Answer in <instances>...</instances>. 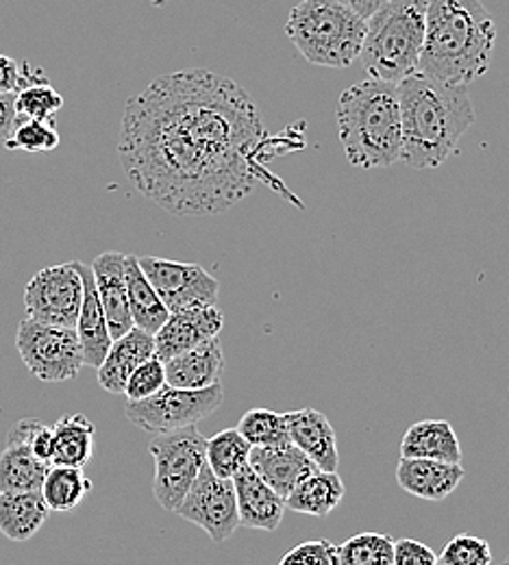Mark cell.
I'll use <instances>...</instances> for the list:
<instances>
[{"instance_id":"38","label":"cell","mask_w":509,"mask_h":565,"mask_svg":"<svg viewBox=\"0 0 509 565\" xmlns=\"http://www.w3.org/2000/svg\"><path fill=\"white\" fill-rule=\"evenodd\" d=\"M42 81H46L44 72H33L29 64L20 66L15 60H11L7 55H0V94H7V92L18 94L26 85L42 83Z\"/></svg>"},{"instance_id":"33","label":"cell","mask_w":509,"mask_h":565,"mask_svg":"<svg viewBox=\"0 0 509 565\" xmlns=\"http://www.w3.org/2000/svg\"><path fill=\"white\" fill-rule=\"evenodd\" d=\"M60 146V134L51 122L44 120H24L18 122L15 129L11 131V136L4 140L7 150H22L29 154H38V152H51Z\"/></svg>"},{"instance_id":"2","label":"cell","mask_w":509,"mask_h":565,"mask_svg":"<svg viewBox=\"0 0 509 565\" xmlns=\"http://www.w3.org/2000/svg\"><path fill=\"white\" fill-rule=\"evenodd\" d=\"M401 107V161L412 170L444 166L475 125L468 85H446L414 72L396 83Z\"/></svg>"},{"instance_id":"42","label":"cell","mask_w":509,"mask_h":565,"mask_svg":"<svg viewBox=\"0 0 509 565\" xmlns=\"http://www.w3.org/2000/svg\"><path fill=\"white\" fill-rule=\"evenodd\" d=\"M503 565H509V557L506 559V562H503Z\"/></svg>"},{"instance_id":"22","label":"cell","mask_w":509,"mask_h":565,"mask_svg":"<svg viewBox=\"0 0 509 565\" xmlns=\"http://www.w3.org/2000/svg\"><path fill=\"white\" fill-rule=\"evenodd\" d=\"M401 457L462 463V446L453 424L421 420L405 430L401 439Z\"/></svg>"},{"instance_id":"29","label":"cell","mask_w":509,"mask_h":565,"mask_svg":"<svg viewBox=\"0 0 509 565\" xmlns=\"http://www.w3.org/2000/svg\"><path fill=\"white\" fill-rule=\"evenodd\" d=\"M251 444L237 433V428H224L208 439V466L220 479H233L248 466Z\"/></svg>"},{"instance_id":"40","label":"cell","mask_w":509,"mask_h":565,"mask_svg":"<svg viewBox=\"0 0 509 565\" xmlns=\"http://www.w3.org/2000/svg\"><path fill=\"white\" fill-rule=\"evenodd\" d=\"M18 122H20V116L15 109V94L11 92L0 94V140H7Z\"/></svg>"},{"instance_id":"3","label":"cell","mask_w":509,"mask_h":565,"mask_svg":"<svg viewBox=\"0 0 509 565\" xmlns=\"http://www.w3.org/2000/svg\"><path fill=\"white\" fill-rule=\"evenodd\" d=\"M497 24L481 0H427L418 72L446 85L481 78L495 55Z\"/></svg>"},{"instance_id":"20","label":"cell","mask_w":509,"mask_h":565,"mask_svg":"<svg viewBox=\"0 0 509 565\" xmlns=\"http://www.w3.org/2000/svg\"><path fill=\"white\" fill-rule=\"evenodd\" d=\"M166 365V385L177 390H205L220 383L224 356L219 338L208 340L185 353L177 354Z\"/></svg>"},{"instance_id":"37","label":"cell","mask_w":509,"mask_h":565,"mask_svg":"<svg viewBox=\"0 0 509 565\" xmlns=\"http://www.w3.org/2000/svg\"><path fill=\"white\" fill-rule=\"evenodd\" d=\"M279 565H338L336 544L329 540H309L291 548Z\"/></svg>"},{"instance_id":"39","label":"cell","mask_w":509,"mask_h":565,"mask_svg":"<svg viewBox=\"0 0 509 565\" xmlns=\"http://www.w3.org/2000/svg\"><path fill=\"white\" fill-rule=\"evenodd\" d=\"M392 565H437V555L427 544L403 537L394 542Z\"/></svg>"},{"instance_id":"35","label":"cell","mask_w":509,"mask_h":565,"mask_svg":"<svg viewBox=\"0 0 509 565\" xmlns=\"http://www.w3.org/2000/svg\"><path fill=\"white\" fill-rule=\"evenodd\" d=\"M7 441H20L31 448V452L53 466V452H55V439H53V426L40 423L35 418H22L13 424L7 433Z\"/></svg>"},{"instance_id":"27","label":"cell","mask_w":509,"mask_h":565,"mask_svg":"<svg viewBox=\"0 0 509 565\" xmlns=\"http://www.w3.org/2000/svg\"><path fill=\"white\" fill-rule=\"evenodd\" d=\"M94 435L96 426L83 414L60 418L53 426V466L85 468L94 455Z\"/></svg>"},{"instance_id":"13","label":"cell","mask_w":509,"mask_h":565,"mask_svg":"<svg viewBox=\"0 0 509 565\" xmlns=\"http://www.w3.org/2000/svg\"><path fill=\"white\" fill-rule=\"evenodd\" d=\"M224 324V313L219 305L212 307H194L174 311L161 324L155 338V356L168 361L177 354L185 353L208 340L219 338Z\"/></svg>"},{"instance_id":"25","label":"cell","mask_w":509,"mask_h":565,"mask_svg":"<svg viewBox=\"0 0 509 565\" xmlns=\"http://www.w3.org/2000/svg\"><path fill=\"white\" fill-rule=\"evenodd\" d=\"M125 279H127V296L129 311L134 318V327L155 335L161 324L168 320L170 311L155 291V287L146 279L140 262L136 255H125Z\"/></svg>"},{"instance_id":"11","label":"cell","mask_w":509,"mask_h":565,"mask_svg":"<svg viewBox=\"0 0 509 565\" xmlns=\"http://www.w3.org/2000/svg\"><path fill=\"white\" fill-rule=\"evenodd\" d=\"M146 279L155 287L170 313L219 305L220 282L199 264L161 257H138Z\"/></svg>"},{"instance_id":"16","label":"cell","mask_w":509,"mask_h":565,"mask_svg":"<svg viewBox=\"0 0 509 565\" xmlns=\"http://www.w3.org/2000/svg\"><path fill=\"white\" fill-rule=\"evenodd\" d=\"M248 466L253 472L273 488L282 498H288L291 490L307 479L311 472L320 470L300 448L294 444H282V446H262L251 448Z\"/></svg>"},{"instance_id":"9","label":"cell","mask_w":509,"mask_h":565,"mask_svg":"<svg viewBox=\"0 0 509 565\" xmlns=\"http://www.w3.org/2000/svg\"><path fill=\"white\" fill-rule=\"evenodd\" d=\"M224 403V387L216 383L205 390H177L163 385L155 396L127 403L129 423L146 433L159 435L185 426H197L216 414Z\"/></svg>"},{"instance_id":"34","label":"cell","mask_w":509,"mask_h":565,"mask_svg":"<svg viewBox=\"0 0 509 565\" xmlns=\"http://www.w3.org/2000/svg\"><path fill=\"white\" fill-rule=\"evenodd\" d=\"M439 565H492V548L486 540L459 533L455 535L437 557Z\"/></svg>"},{"instance_id":"18","label":"cell","mask_w":509,"mask_h":565,"mask_svg":"<svg viewBox=\"0 0 509 565\" xmlns=\"http://www.w3.org/2000/svg\"><path fill=\"white\" fill-rule=\"evenodd\" d=\"M290 441L300 448L320 470L338 472L340 452L336 430L318 409H296L286 414Z\"/></svg>"},{"instance_id":"5","label":"cell","mask_w":509,"mask_h":565,"mask_svg":"<svg viewBox=\"0 0 509 565\" xmlns=\"http://www.w3.org/2000/svg\"><path fill=\"white\" fill-rule=\"evenodd\" d=\"M286 35L311 66L344 71L360 60L365 20L336 0H300L291 7Z\"/></svg>"},{"instance_id":"7","label":"cell","mask_w":509,"mask_h":565,"mask_svg":"<svg viewBox=\"0 0 509 565\" xmlns=\"http://www.w3.org/2000/svg\"><path fill=\"white\" fill-rule=\"evenodd\" d=\"M148 452L155 461V500L174 513L208 461V437L197 426L159 433L150 439Z\"/></svg>"},{"instance_id":"24","label":"cell","mask_w":509,"mask_h":565,"mask_svg":"<svg viewBox=\"0 0 509 565\" xmlns=\"http://www.w3.org/2000/svg\"><path fill=\"white\" fill-rule=\"evenodd\" d=\"M347 494L344 481L338 472L316 470L303 479L286 498V509L303 515L327 518Z\"/></svg>"},{"instance_id":"6","label":"cell","mask_w":509,"mask_h":565,"mask_svg":"<svg viewBox=\"0 0 509 565\" xmlns=\"http://www.w3.org/2000/svg\"><path fill=\"white\" fill-rule=\"evenodd\" d=\"M427 0H390L365 20L360 62L370 78L401 83L418 72Z\"/></svg>"},{"instance_id":"10","label":"cell","mask_w":509,"mask_h":565,"mask_svg":"<svg viewBox=\"0 0 509 565\" xmlns=\"http://www.w3.org/2000/svg\"><path fill=\"white\" fill-rule=\"evenodd\" d=\"M83 302V279L76 262L40 270L24 287L26 318L74 329Z\"/></svg>"},{"instance_id":"28","label":"cell","mask_w":509,"mask_h":565,"mask_svg":"<svg viewBox=\"0 0 509 565\" xmlns=\"http://www.w3.org/2000/svg\"><path fill=\"white\" fill-rule=\"evenodd\" d=\"M89 492L92 481L85 477L83 468L71 466H51L40 490L49 509L57 513L74 511Z\"/></svg>"},{"instance_id":"30","label":"cell","mask_w":509,"mask_h":565,"mask_svg":"<svg viewBox=\"0 0 509 565\" xmlns=\"http://www.w3.org/2000/svg\"><path fill=\"white\" fill-rule=\"evenodd\" d=\"M338 565H392L394 540L385 533H358L336 546Z\"/></svg>"},{"instance_id":"26","label":"cell","mask_w":509,"mask_h":565,"mask_svg":"<svg viewBox=\"0 0 509 565\" xmlns=\"http://www.w3.org/2000/svg\"><path fill=\"white\" fill-rule=\"evenodd\" d=\"M49 463L40 461L26 444L7 441L0 452V494L2 492H40Z\"/></svg>"},{"instance_id":"19","label":"cell","mask_w":509,"mask_h":565,"mask_svg":"<svg viewBox=\"0 0 509 565\" xmlns=\"http://www.w3.org/2000/svg\"><path fill=\"white\" fill-rule=\"evenodd\" d=\"M76 268H78L81 279H83V302H81V311H78L74 331H76L78 342H81L85 365L98 367L114 340L109 335L107 318H105L98 291H96L92 268L85 266L83 262H76Z\"/></svg>"},{"instance_id":"17","label":"cell","mask_w":509,"mask_h":565,"mask_svg":"<svg viewBox=\"0 0 509 565\" xmlns=\"http://www.w3.org/2000/svg\"><path fill=\"white\" fill-rule=\"evenodd\" d=\"M464 477L466 470L462 468V463L401 457L396 466L399 488L427 502L446 500L459 488Z\"/></svg>"},{"instance_id":"8","label":"cell","mask_w":509,"mask_h":565,"mask_svg":"<svg viewBox=\"0 0 509 565\" xmlns=\"http://www.w3.org/2000/svg\"><path fill=\"white\" fill-rule=\"evenodd\" d=\"M15 349L26 370L42 383H64L78 376L85 365L74 329L51 327L31 318L20 320Z\"/></svg>"},{"instance_id":"36","label":"cell","mask_w":509,"mask_h":565,"mask_svg":"<svg viewBox=\"0 0 509 565\" xmlns=\"http://www.w3.org/2000/svg\"><path fill=\"white\" fill-rule=\"evenodd\" d=\"M163 385H166V365L161 359L150 356L131 372L123 394L127 396V403H138L155 396Z\"/></svg>"},{"instance_id":"21","label":"cell","mask_w":509,"mask_h":565,"mask_svg":"<svg viewBox=\"0 0 509 565\" xmlns=\"http://www.w3.org/2000/svg\"><path fill=\"white\" fill-rule=\"evenodd\" d=\"M155 356V338L134 327L123 338L114 340L98 370V383L109 394H123L131 372Z\"/></svg>"},{"instance_id":"1","label":"cell","mask_w":509,"mask_h":565,"mask_svg":"<svg viewBox=\"0 0 509 565\" xmlns=\"http://www.w3.org/2000/svg\"><path fill=\"white\" fill-rule=\"evenodd\" d=\"M266 127L253 96L233 78L188 68L150 81L125 107L118 154L131 185L172 215L226 212L255 185L264 168Z\"/></svg>"},{"instance_id":"23","label":"cell","mask_w":509,"mask_h":565,"mask_svg":"<svg viewBox=\"0 0 509 565\" xmlns=\"http://www.w3.org/2000/svg\"><path fill=\"white\" fill-rule=\"evenodd\" d=\"M49 511L40 492H2L0 533L11 542H29L44 526Z\"/></svg>"},{"instance_id":"14","label":"cell","mask_w":509,"mask_h":565,"mask_svg":"<svg viewBox=\"0 0 509 565\" xmlns=\"http://www.w3.org/2000/svg\"><path fill=\"white\" fill-rule=\"evenodd\" d=\"M92 275L96 282V291L107 318L112 340L123 338L134 329V318L129 311L127 279H125V255L109 250L98 255L92 262Z\"/></svg>"},{"instance_id":"12","label":"cell","mask_w":509,"mask_h":565,"mask_svg":"<svg viewBox=\"0 0 509 565\" xmlns=\"http://www.w3.org/2000/svg\"><path fill=\"white\" fill-rule=\"evenodd\" d=\"M174 513L201 526L214 544L226 542L240 529L233 481L216 477L208 461Z\"/></svg>"},{"instance_id":"4","label":"cell","mask_w":509,"mask_h":565,"mask_svg":"<svg viewBox=\"0 0 509 565\" xmlns=\"http://www.w3.org/2000/svg\"><path fill=\"white\" fill-rule=\"evenodd\" d=\"M338 136L356 168H390L401 161V107L394 83L365 78L347 87L336 107Z\"/></svg>"},{"instance_id":"41","label":"cell","mask_w":509,"mask_h":565,"mask_svg":"<svg viewBox=\"0 0 509 565\" xmlns=\"http://www.w3.org/2000/svg\"><path fill=\"white\" fill-rule=\"evenodd\" d=\"M336 2L349 7L351 11H356L358 15H362L364 20H368L374 11H379V9H381L385 2H390V0H336Z\"/></svg>"},{"instance_id":"15","label":"cell","mask_w":509,"mask_h":565,"mask_svg":"<svg viewBox=\"0 0 509 565\" xmlns=\"http://www.w3.org/2000/svg\"><path fill=\"white\" fill-rule=\"evenodd\" d=\"M233 490L237 500L240 526L255 531H277L284 522L286 498L268 488L251 466L242 468L233 479Z\"/></svg>"},{"instance_id":"32","label":"cell","mask_w":509,"mask_h":565,"mask_svg":"<svg viewBox=\"0 0 509 565\" xmlns=\"http://www.w3.org/2000/svg\"><path fill=\"white\" fill-rule=\"evenodd\" d=\"M62 107H64V98L49 81L31 83L15 94V109H18V116L24 120L51 122Z\"/></svg>"},{"instance_id":"43","label":"cell","mask_w":509,"mask_h":565,"mask_svg":"<svg viewBox=\"0 0 509 565\" xmlns=\"http://www.w3.org/2000/svg\"><path fill=\"white\" fill-rule=\"evenodd\" d=\"M437 565H439V564H437Z\"/></svg>"},{"instance_id":"31","label":"cell","mask_w":509,"mask_h":565,"mask_svg":"<svg viewBox=\"0 0 509 565\" xmlns=\"http://www.w3.org/2000/svg\"><path fill=\"white\" fill-rule=\"evenodd\" d=\"M235 428L253 448L290 444V430L286 423V414H277L271 409L246 412Z\"/></svg>"}]
</instances>
